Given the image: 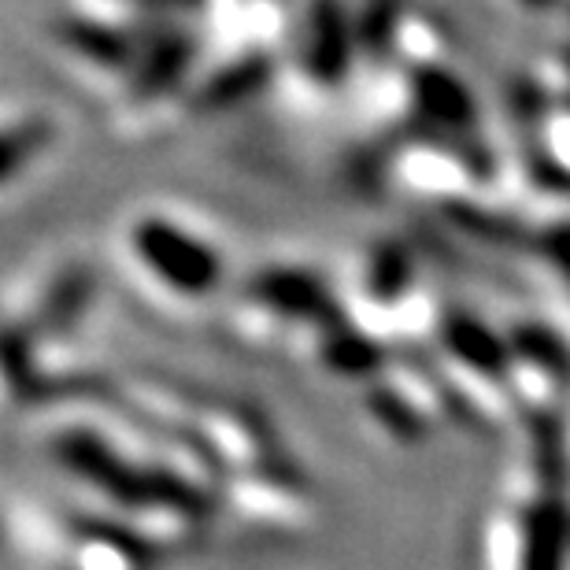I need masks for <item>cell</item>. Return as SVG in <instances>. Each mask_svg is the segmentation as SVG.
<instances>
[{"mask_svg": "<svg viewBox=\"0 0 570 570\" xmlns=\"http://www.w3.org/2000/svg\"><path fill=\"white\" fill-rule=\"evenodd\" d=\"M134 256L153 282L178 296H208L223 282V259L212 253V245L164 215L134 226Z\"/></svg>", "mask_w": 570, "mask_h": 570, "instance_id": "cell-1", "label": "cell"}, {"mask_svg": "<svg viewBox=\"0 0 570 570\" xmlns=\"http://www.w3.org/2000/svg\"><path fill=\"white\" fill-rule=\"evenodd\" d=\"M552 256H556V264H560V271L570 282V230H560L552 237Z\"/></svg>", "mask_w": 570, "mask_h": 570, "instance_id": "cell-2", "label": "cell"}]
</instances>
